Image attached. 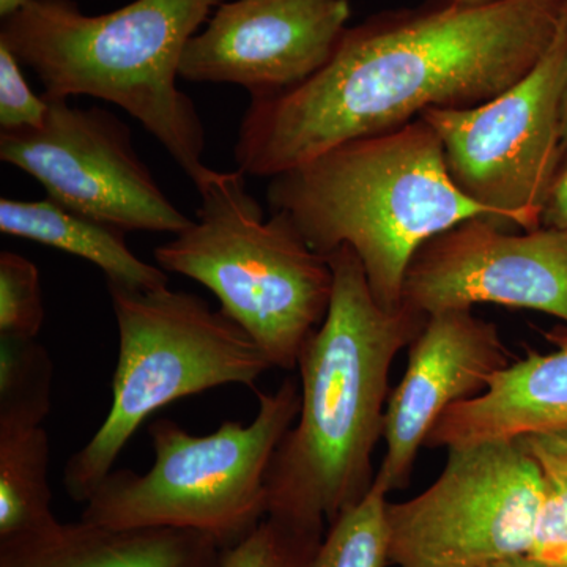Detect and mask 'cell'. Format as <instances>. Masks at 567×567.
<instances>
[{"mask_svg": "<svg viewBox=\"0 0 567 567\" xmlns=\"http://www.w3.org/2000/svg\"><path fill=\"white\" fill-rule=\"evenodd\" d=\"M567 0H429L347 28L303 84L251 99L234 158L274 178L357 137L390 132L429 110L491 102L546 58Z\"/></svg>", "mask_w": 567, "mask_h": 567, "instance_id": "1", "label": "cell"}, {"mask_svg": "<svg viewBox=\"0 0 567 567\" xmlns=\"http://www.w3.org/2000/svg\"><path fill=\"white\" fill-rule=\"evenodd\" d=\"M327 257L330 308L298 358L300 412L267 475V516L320 533L374 486L391 368L427 320L405 305L383 308L349 246Z\"/></svg>", "mask_w": 567, "mask_h": 567, "instance_id": "2", "label": "cell"}, {"mask_svg": "<svg viewBox=\"0 0 567 567\" xmlns=\"http://www.w3.org/2000/svg\"><path fill=\"white\" fill-rule=\"evenodd\" d=\"M267 200L316 252L349 246L386 309L402 305L406 268L429 238L466 219L502 224L454 185L439 134L421 117L276 175Z\"/></svg>", "mask_w": 567, "mask_h": 567, "instance_id": "3", "label": "cell"}, {"mask_svg": "<svg viewBox=\"0 0 567 567\" xmlns=\"http://www.w3.org/2000/svg\"><path fill=\"white\" fill-rule=\"evenodd\" d=\"M226 0H134L89 17L74 0H28L2 18L0 44L37 74L43 95L115 104L147 130L194 186L205 166V128L177 85L188 41Z\"/></svg>", "mask_w": 567, "mask_h": 567, "instance_id": "4", "label": "cell"}, {"mask_svg": "<svg viewBox=\"0 0 567 567\" xmlns=\"http://www.w3.org/2000/svg\"><path fill=\"white\" fill-rule=\"evenodd\" d=\"M245 178L238 169H212L196 186V221L153 256L167 274L186 276L215 293L224 315L274 368L295 371L306 341L327 317L333 270L284 213L274 212L265 221Z\"/></svg>", "mask_w": 567, "mask_h": 567, "instance_id": "5", "label": "cell"}, {"mask_svg": "<svg viewBox=\"0 0 567 567\" xmlns=\"http://www.w3.org/2000/svg\"><path fill=\"white\" fill-rule=\"evenodd\" d=\"M252 423L226 421L192 435L171 420L148 427L155 462L145 475L115 470L85 502L81 520L110 528L171 527L244 540L267 517V475L276 447L297 421L300 385L289 377L274 393L256 391Z\"/></svg>", "mask_w": 567, "mask_h": 567, "instance_id": "6", "label": "cell"}, {"mask_svg": "<svg viewBox=\"0 0 567 567\" xmlns=\"http://www.w3.org/2000/svg\"><path fill=\"white\" fill-rule=\"evenodd\" d=\"M118 328L112 405L91 442L66 462L63 484L87 502L141 424L182 398L254 383L274 369L260 347L223 311L169 287L137 292L107 282Z\"/></svg>", "mask_w": 567, "mask_h": 567, "instance_id": "7", "label": "cell"}, {"mask_svg": "<svg viewBox=\"0 0 567 567\" xmlns=\"http://www.w3.org/2000/svg\"><path fill=\"white\" fill-rule=\"evenodd\" d=\"M421 494L388 503L391 567H486L527 555L547 475L520 440L447 447Z\"/></svg>", "mask_w": 567, "mask_h": 567, "instance_id": "8", "label": "cell"}, {"mask_svg": "<svg viewBox=\"0 0 567 567\" xmlns=\"http://www.w3.org/2000/svg\"><path fill=\"white\" fill-rule=\"evenodd\" d=\"M566 71L567 24L546 58L502 95L475 107L421 115L439 134L454 185L507 229L540 227L563 163Z\"/></svg>", "mask_w": 567, "mask_h": 567, "instance_id": "9", "label": "cell"}, {"mask_svg": "<svg viewBox=\"0 0 567 567\" xmlns=\"http://www.w3.org/2000/svg\"><path fill=\"white\" fill-rule=\"evenodd\" d=\"M44 99L40 128L0 132L3 163L35 178L54 203L123 233L178 235L192 226L137 155L125 122L103 107Z\"/></svg>", "mask_w": 567, "mask_h": 567, "instance_id": "10", "label": "cell"}, {"mask_svg": "<svg viewBox=\"0 0 567 567\" xmlns=\"http://www.w3.org/2000/svg\"><path fill=\"white\" fill-rule=\"evenodd\" d=\"M402 305L425 317L498 305L567 324V233L540 226L511 234L488 218L458 223L412 257Z\"/></svg>", "mask_w": 567, "mask_h": 567, "instance_id": "11", "label": "cell"}, {"mask_svg": "<svg viewBox=\"0 0 567 567\" xmlns=\"http://www.w3.org/2000/svg\"><path fill=\"white\" fill-rule=\"evenodd\" d=\"M350 14L349 0H226L186 44L181 78L251 99L289 91L330 61Z\"/></svg>", "mask_w": 567, "mask_h": 567, "instance_id": "12", "label": "cell"}, {"mask_svg": "<svg viewBox=\"0 0 567 567\" xmlns=\"http://www.w3.org/2000/svg\"><path fill=\"white\" fill-rule=\"evenodd\" d=\"M509 363L499 328L473 315V309L429 316L409 346L404 377L388 399L385 453L374 486L388 495L409 487L417 454L436 421L451 405L484 393Z\"/></svg>", "mask_w": 567, "mask_h": 567, "instance_id": "13", "label": "cell"}, {"mask_svg": "<svg viewBox=\"0 0 567 567\" xmlns=\"http://www.w3.org/2000/svg\"><path fill=\"white\" fill-rule=\"evenodd\" d=\"M554 352L528 353L496 372L486 391L451 405L425 440L429 450L506 442L567 427V330Z\"/></svg>", "mask_w": 567, "mask_h": 567, "instance_id": "14", "label": "cell"}, {"mask_svg": "<svg viewBox=\"0 0 567 567\" xmlns=\"http://www.w3.org/2000/svg\"><path fill=\"white\" fill-rule=\"evenodd\" d=\"M223 551L215 537L194 529L58 522L0 543V567H221Z\"/></svg>", "mask_w": 567, "mask_h": 567, "instance_id": "15", "label": "cell"}, {"mask_svg": "<svg viewBox=\"0 0 567 567\" xmlns=\"http://www.w3.org/2000/svg\"><path fill=\"white\" fill-rule=\"evenodd\" d=\"M0 233L81 257L96 265L107 282L125 289L155 292L169 287L167 271L141 260L126 245V233L70 210L50 197L41 200L2 197Z\"/></svg>", "mask_w": 567, "mask_h": 567, "instance_id": "16", "label": "cell"}, {"mask_svg": "<svg viewBox=\"0 0 567 567\" xmlns=\"http://www.w3.org/2000/svg\"><path fill=\"white\" fill-rule=\"evenodd\" d=\"M51 498L50 439L43 425L0 427V543L58 524Z\"/></svg>", "mask_w": 567, "mask_h": 567, "instance_id": "17", "label": "cell"}, {"mask_svg": "<svg viewBox=\"0 0 567 567\" xmlns=\"http://www.w3.org/2000/svg\"><path fill=\"white\" fill-rule=\"evenodd\" d=\"M52 361L35 339L0 336V427L41 425L51 410Z\"/></svg>", "mask_w": 567, "mask_h": 567, "instance_id": "18", "label": "cell"}, {"mask_svg": "<svg viewBox=\"0 0 567 567\" xmlns=\"http://www.w3.org/2000/svg\"><path fill=\"white\" fill-rule=\"evenodd\" d=\"M388 494L372 486L357 505L339 514L308 567H388Z\"/></svg>", "mask_w": 567, "mask_h": 567, "instance_id": "19", "label": "cell"}, {"mask_svg": "<svg viewBox=\"0 0 567 567\" xmlns=\"http://www.w3.org/2000/svg\"><path fill=\"white\" fill-rule=\"evenodd\" d=\"M323 536L267 516L244 540L224 548L221 567H308Z\"/></svg>", "mask_w": 567, "mask_h": 567, "instance_id": "20", "label": "cell"}, {"mask_svg": "<svg viewBox=\"0 0 567 567\" xmlns=\"http://www.w3.org/2000/svg\"><path fill=\"white\" fill-rule=\"evenodd\" d=\"M43 323L39 268L20 254L0 252V336L37 339Z\"/></svg>", "mask_w": 567, "mask_h": 567, "instance_id": "21", "label": "cell"}, {"mask_svg": "<svg viewBox=\"0 0 567 567\" xmlns=\"http://www.w3.org/2000/svg\"><path fill=\"white\" fill-rule=\"evenodd\" d=\"M47 112V99L32 92L21 63L0 44V132L40 128Z\"/></svg>", "mask_w": 567, "mask_h": 567, "instance_id": "22", "label": "cell"}, {"mask_svg": "<svg viewBox=\"0 0 567 567\" xmlns=\"http://www.w3.org/2000/svg\"><path fill=\"white\" fill-rule=\"evenodd\" d=\"M527 557L544 565L567 567L566 477L547 475L546 495Z\"/></svg>", "mask_w": 567, "mask_h": 567, "instance_id": "23", "label": "cell"}, {"mask_svg": "<svg viewBox=\"0 0 567 567\" xmlns=\"http://www.w3.org/2000/svg\"><path fill=\"white\" fill-rule=\"evenodd\" d=\"M520 443L539 462L547 475L567 480V427L524 436Z\"/></svg>", "mask_w": 567, "mask_h": 567, "instance_id": "24", "label": "cell"}, {"mask_svg": "<svg viewBox=\"0 0 567 567\" xmlns=\"http://www.w3.org/2000/svg\"><path fill=\"white\" fill-rule=\"evenodd\" d=\"M540 226L567 233V158L563 159L544 203Z\"/></svg>", "mask_w": 567, "mask_h": 567, "instance_id": "25", "label": "cell"}, {"mask_svg": "<svg viewBox=\"0 0 567 567\" xmlns=\"http://www.w3.org/2000/svg\"><path fill=\"white\" fill-rule=\"evenodd\" d=\"M486 567H557L544 565V563L536 561V559L527 557V555H520V557L503 559V561L494 563Z\"/></svg>", "mask_w": 567, "mask_h": 567, "instance_id": "26", "label": "cell"}, {"mask_svg": "<svg viewBox=\"0 0 567 567\" xmlns=\"http://www.w3.org/2000/svg\"><path fill=\"white\" fill-rule=\"evenodd\" d=\"M561 153L563 159L567 158V71L561 106Z\"/></svg>", "mask_w": 567, "mask_h": 567, "instance_id": "27", "label": "cell"}, {"mask_svg": "<svg viewBox=\"0 0 567 567\" xmlns=\"http://www.w3.org/2000/svg\"><path fill=\"white\" fill-rule=\"evenodd\" d=\"M28 0H0V18L10 17L21 9Z\"/></svg>", "mask_w": 567, "mask_h": 567, "instance_id": "28", "label": "cell"}, {"mask_svg": "<svg viewBox=\"0 0 567 567\" xmlns=\"http://www.w3.org/2000/svg\"><path fill=\"white\" fill-rule=\"evenodd\" d=\"M464 2H480V0H464Z\"/></svg>", "mask_w": 567, "mask_h": 567, "instance_id": "29", "label": "cell"}]
</instances>
